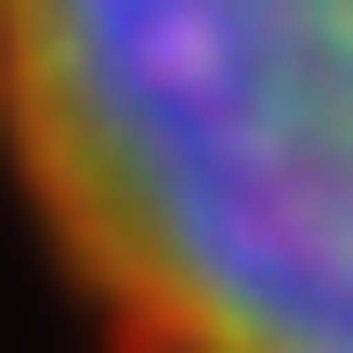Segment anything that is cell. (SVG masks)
Instances as JSON below:
<instances>
[{
  "mask_svg": "<svg viewBox=\"0 0 353 353\" xmlns=\"http://www.w3.org/2000/svg\"><path fill=\"white\" fill-rule=\"evenodd\" d=\"M0 131L118 353H353V0H0Z\"/></svg>",
  "mask_w": 353,
  "mask_h": 353,
  "instance_id": "obj_1",
  "label": "cell"
}]
</instances>
